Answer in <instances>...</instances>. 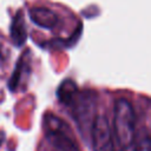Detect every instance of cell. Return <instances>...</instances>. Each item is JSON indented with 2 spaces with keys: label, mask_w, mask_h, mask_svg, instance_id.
I'll return each mask as SVG.
<instances>
[{
  "label": "cell",
  "mask_w": 151,
  "mask_h": 151,
  "mask_svg": "<svg viewBox=\"0 0 151 151\" xmlns=\"http://www.w3.org/2000/svg\"><path fill=\"white\" fill-rule=\"evenodd\" d=\"M2 142H4V133L0 132V145L2 144Z\"/></svg>",
  "instance_id": "8"
},
{
  "label": "cell",
  "mask_w": 151,
  "mask_h": 151,
  "mask_svg": "<svg viewBox=\"0 0 151 151\" xmlns=\"http://www.w3.org/2000/svg\"><path fill=\"white\" fill-rule=\"evenodd\" d=\"M29 18L35 25L42 28H53L57 26L58 22L57 14L53 11L44 7L32 8L29 11Z\"/></svg>",
  "instance_id": "4"
},
{
  "label": "cell",
  "mask_w": 151,
  "mask_h": 151,
  "mask_svg": "<svg viewBox=\"0 0 151 151\" xmlns=\"http://www.w3.org/2000/svg\"><path fill=\"white\" fill-rule=\"evenodd\" d=\"M11 37H12V40L14 41L15 45H22L26 41L27 32H26V27H25L22 14L20 12L17 14V17L14 18V20L12 22Z\"/></svg>",
  "instance_id": "5"
},
{
  "label": "cell",
  "mask_w": 151,
  "mask_h": 151,
  "mask_svg": "<svg viewBox=\"0 0 151 151\" xmlns=\"http://www.w3.org/2000/svg\"><path fill=\"white\" fill-rule=\"evenodd\" d=\"M93 151H116L113 134L109 120L105 116L98 114L90 127Z\"/></svg>",
  "instance_id": "3"
},
{
  "label": "cell",
  "mask_w": 151,
  "mask_h": 151,
  "mask_svg": "<svg viewBox=\"0 0 151 151\" xmlns=\"http://www.w3.org/2000/svg\"><path fill=\"white\" fill-rule=\"evenodd\" d=\"M133 151H151V143H150V136L145 131L137 140H134L133 145Z\"/></svg>",
  "instance_id": "7"
},
{
  "label": "cell",
  "mask_w": 151,
  "mask_h": 151,
  "mask_svg": "<svg viewBox=\"0 0 151 151\" xmlns=\"http://www.w3.org/2000/svg\"><path fill=\"white\" fill-rule=\"evenodd\" d=\"M0 60H1V54H0Z\"/></svg>",
  "instance_id": "9"
},
{
  "label": "cell",
  "mask_w": 151,
  "mask_h": 151,
  "mask_svg": "<svg viewBox=\"0 0 151 151\" xmlns=\"http://www.w3.org/2000/svg\"><path fill=\"white\" fill-rule=\"evenodd\" d=\"M113 132L123 150L132 149L136 140V114L129 100L119 98L113 109Z\"/></svg>",
  "instance_id": "1"
},
{
  "label": "cell",
  "mask_w": 151,
  "mask_h": 151,
  "mask_svg": "<svg viewBox=\"0 0 151 151\" xmlns=\"http://www.w3.org/2000/svg\"><path fill=\"white\" fill-rule=\"evenodd\" d=\"M77 93H78L77 85H76L72 80H70V79L63 81L61 85H60L59 88H58V92H57L59 100H60L63 104L67 105V106L70 105V103L72 101V99L76 97Z\"/></svg>",
  "instance_id": "6"
},
{
  "label": "cell",
  "mask_w": 151,
  "mask_h": 151,
  "mask_svg": "<svg viewBox=\"0 0 151 151\" xmlns=\"http://www.w3.org/2000/svg\"><path fill=\"white\" fill-rule=\"evenodd\" d=\"M46 139L57 151H80L70 126L59 117L47 113L44 118Z\"/></svg>",
  "instance_id": "2"
}]
</instances>
